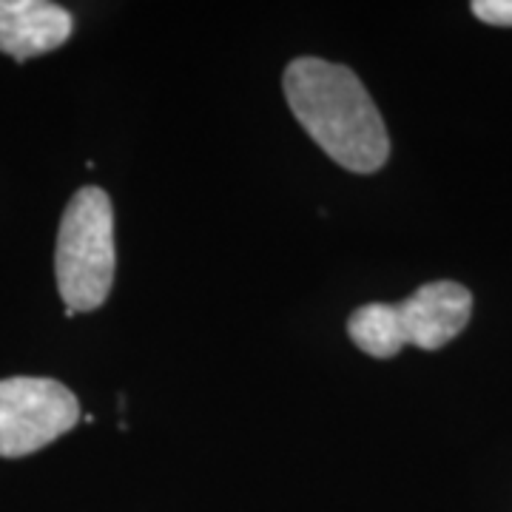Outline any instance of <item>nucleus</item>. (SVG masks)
Segmentation results:
<instances>
[{"label":"nucleus","mask_w":512,"mask_h":512,"mask_svg":"<svg viewBox=\"0 0 512 512\" xmlns=\"http://www.w3.org/2000/svg\"><path fill=\"white\" fill-rule=\"evenodd\" d=\"M293 117L333 163L373 174L390 157V137L362 80L342 63L296 57L282 74Z\"/></svg>","instance_id":"1"},{"label":"nucleus","mask_w":512,"mask_h":512,"mask_svg":"<svg viewBox=\"0 0 512 512\" xmlns=\"http://www.w3.org/2000/svg\"><path fill=\"white\" fill-rule=\"evenodd\" d=\"M473 316V293L441 279L427 282L399 305L370 302L350 313L348 336L373 359H393L407 345L439 350L450 345Z\"/></svg>","instance_id":"2"},{"label":"nucleus","mask_w":512,"mask_h":512,"mask_svg":"<svg viewBox=\"0 0 512 512\" xmlns=\"http://www.w3.org/2000/svg\"><path fill=\"white\" fill-rule=\"evenodd\" d=\"M114 211L103 188L86 185L74 194L57 231L55 276L66 316L94 311L114 285Z\"/></svg>","instance_id":"3"},{"label":"nucleus","mask_w":512,"mask_h":512,"mask_svg":"<svg viewBox=\"0 0 512 512\" xmlns=\"http://www.w3.org/2000/svg\"><path fill=\"white\" fill-rule=\"evenodd\" d=\"M80 421L66 384L37 376L0 379V456L23 458L66 436Z\"/></svg>","instance_id":"4"},{"label":"nucleus","mask_w":512,"mask_h":512,"mask_svg":"<svg viewBox=\"0 0 512 512\" xmlns=\"http://www.w3.org/2000/svg\"><path fill=\"white\" fill-rule=\"evenodd\" d=\"M74 32V18L46 0H0V52L15 60L55 52Z\"/></svg>","instance_id":"5"},{"label":"nucleus","mask_w":512,"mask_h":512,"mask_svg":"<svg viewBox=\"0 0 512 512\" xmlns=\"http://www.w3.org/2000/svg\"><path fill=\"white\" fill-rule=\"evenodd\" d=\"M470 9L490 26H512V0H476Z\"/></svg>","instance_id":"6"}]
</instances>
